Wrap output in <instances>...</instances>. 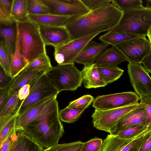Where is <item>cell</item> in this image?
Here are the masks:
<instances>
[{"label":"cell","instance_id":"1","mask_svg":"<svg viewBox=\"0 0 151 151\" xmlns=\"http://www.w3.org/2000/svg\"><path fill=\"white\" fill-rule=\"evenodd\" d=\"M122 13L111 3L91 10L83 16L71 17L64 26L72 41L110 31L118 24Z\"/></svg>","mask_w":151,"mask_h":151},{"label":"cell","instance_id":"2","mask_svg":"<svg viewBox=\"0 0 151 151\" xmlns=\"http://www.w3.org/2000/svg\"><path fill=\"white\" fill-rule=\"evenodd\" d=\"M56 99L23 128L25 133L43 148L58 144L64 132Z\"/></svg>","mask_w":151,"mask_h":151},{"label":"cell","instance_id":"3","mask_svg":"<svg viewBox=\"0 0 151 151\" xmlns=\"http://www.w3.org/2000/svg\"><path fill=\"white\" fill-rule=\"evenodd\" d=\"M17 22L21 53L29 63L46 53V45L41 36L39 27L27 19Z\"/></svg>","mask_w":151,"mask_h":151},{"label":"cell","instance_id":"4","mask_svg":"<svg viewBox=\"0 0 151 151\" xmlns=\"http://www.w3.org/2000/svg\"><path fill=\"white\" fill-rule=\"evenodd\" d=\"M118 24L110 31L146 36L151 29V7L143 6L124 12Z\"/></svg>","mask_w":151,"mask_h":151},{"label":"cell","instance_id":"5","mask_svg":"<svg viewBox=\"0 0 151 151\" xmlns=\"http://www.w3.org/2000/svg\"><path fill=\"white\" fill-rule=\"evenodd\" d=\"M46 73L59 93L64 90H75L83 82L81 71L74 64H58Z\"/></svg>","mask_w":151,"mask_h":151},{"label":"cell","instance_id":"6","mask_svg":"<svg viewBox=\"0 0 151 151\" xmlns=\"http://www.w3.org/2000/svg\"><path fill=\"white\" fill-rule=\"evenodd\" d=\"M29 84V94L25 99L21 101L19 105V115L40 101L51 96H57L59 93L46 72L38 76Z\"/></svg>","mask_w":151,"mask_h":151},{"label":"cell","instance_id":"7","mask_svg":"<svg viewBox=\"0 0 151 151\" xmlns=\"http://www.w3.org/2000/svg\"><path fill=\"white\" fill-rule=\"evenodd\" d=\"M139 103L127 106L106 110L95 109L91 117L96 129L112 134L119 121L126 114L137 107Z\"/></svg>","mask_w":151,"mask_h":151},{"label":"cell","instance_id":"8","mask_svg":"<svg viewBox=\"0 0 151 151\" xmlns=\"http://www.w3.org/2000/svg\"><path fill=\"white\" fill-rule=\"evenodd\" d=\"M112 46L120 51L129 63H141L151 53V43L145 36Z\"/></svg>","mask_w":151,"mask_h":151},{"label":"cell","instance_id":"9","mask_svg":"<svg viewBox=\"0 0 151 151\" xmlns=\"http://www.w3.org/2000/svg\"><path fill=\"white\" fill-rule=\"evenodd\" d=\"M151 136V129L129 139L108 134L103 141L101 151H139L142 144Z\"/></svg>","mask_w":151,"mask_h":151},{"label":"cell","instance_id":"10","mask_svg":"<svg viewBox=\"0 0 151 151\" xmlns=\"http://www.w3.org/2000/svg\"><path fill=\"white\" fill-rule=\"evenodd\" d=\"M139 100L136 92H125L98 96L94 99L92 106L96 109L106 110L131 105Z\"/></svg>","mask_w":151,"mask_h":151},{"label":"cell","instance_id":"11","mask_svg":"<svg viewBox=\"0 0 151 151\" xmlns=\"http://www.w3.org/2000/svg\"><path fill=\"white\" fill-rule=\"evenodd\" d=\"M48 7L50 14L76 17L84 15L91 10L81 0H42Z\"/></svg>","mask_w":151,"mask_h":151},{"label":"cell","instance_id":"12","mask_svg":"<svg viewBox=\"0 0 151 151\" xmlns=\"http://www.w3.org/2000/svg\"><path fill=\"white\" fill-rule=\"evenodd\" d=\"M99 33L70 41L55 48V59L58 64H74L73 61L86 45Z\"/></svg>","mask_w":151,"mask_h":151},{"label":"cell","instance_id":"13","mask_svg":"<svg viewBox=\"0 0 151 151\" xmlns=\"http://www.w3.org/2000/svg\"><path fill=\"white\" fill-rule=\"evenodd\" d=\"M128 72L131 84L139 96L151 97V78L141 63H129Z\"/></svg>","mask_w":151,"mask_h":151},{"label":"cell","instance_id":"14","mask_svg":"<svg viewBox=\"0 0 151 151\" xmlns=\"http://www.w3.org/2000/svg\"><path fill=\"white\" fill-rule=\"evenodd\" d=\"M39 27L41 36L46 46H52L55 48L70 41V35L64 26Z\"/></svg>","mask_w":151,"mask_h":151},{"label":"cell","instance_id":"15","mask_svg":"<svg viewBox=\"0 0 151 151\" xmlns=\"http://www.w3.org/2000/svg\"><path fill=\"white\" fill-rule=\"evenodd\" d=\"M146 119L145 107L144 105L139 103L137 107L126 114L119 121L112 134L134 126L147 124Z\"/></svg>","mask_w":151,"mask_h":151},{"label":"cell","instance_id":"16","mask_svg":"<svg viewBox=\"0 0 151 151\" xmlns=\"http://www.w3.org/2000/svg\"><path fill=\"white\" fill-rule=\"evenodd\" d=\"M57 96L43 99L37 102L17 117L15 125L16 130H22L23 128L32 120L53 100L56 99Z\"/></svg>","mask_w":151,"mask_h":151},{"label":"cell","instance_id":"17","mask_svg":"<svg viewBox=\"0 0 151 151\" xmlns=\"http://www.w3.org/2000/svg\"><path fill=\"white\" fill-rule=\"evenodd\" d=\"M110 45L104 42L91 41L84 47L73 61V63L83 64L84 66L94 63L99 55L107 49Z\"/></svg>","mask_w":151,"mask_h":151},{"label":"cell","instance_id":"18","mask_svg":"<svg viewBox=\"0 0 151 151\" xmlns=\"http://www.w3.org/2000/svg\"><path fill=\"white\" fill-rule=\"evenodd\" d=\"M9 151H42L44 149L23 130H16Z\"/></svg>","mask_w":151,"mask_h":151},{"label":"cell","instance_id":"19","mask_svg":"<svg viewBox=\"0 0 151 151\" xmlns=\"http://www.w3.org/2000/svg\"><path fill=\"white\" fill-rule=\"evenodd\" d=\"M16 36L14 52L10 57V76L14 79L28 65L29 63L22 55L19 40V33L17 22H15Z\"/></svg>","mask_w":151,"mask_h":151},{"label":"cell","instance_id":"20","mask_svg":"<svg viewBox=\"0 0 151 151\" xmlns=\"http://www.w3.org/2000/svg\"><path fill=\"white\" fill-rule=\"evenodd\" d=\"M127 61L125 56L113 46L101 52L94 63L97 66H117L122 62Z\"/></svg>","mask_w":151,"mask_h":151},{"label":"cell","instance_id":"21","mask_svg":"<svg viewBox=\"0 0 151 151\" xmlns=\"http://www.w3.org/2000/svg\"><path fill=\"white\" fill-rule=\"evenodd\" d=\"M71 18L48 14L37 15L29 14L28 15L27 19L40 27L64 26Z\"/></svg>","mask_w":151,"mask_h":151},{"label":"cell","instance_id":"22","mask_svg":"<svg viewBox=\"0 0 151 151\" xmlns=\"http://www.w3.org/2000/svg\"><path fill=\"white\" fill-rule=\"evenodd\" d=\"M19 108V106L13 113L0 118V149L7 139L16 131V119Z\"/></svg>","mask_w":151,"mask_h":151},{"label":"cell","instance_id":"23","mask_svg":"<svg viewBox=\"0 0 151 151\" xmlns=\"http://www.w3.org/2000/svg\"><path fill=\"white\" fill-rule=\"evenodd\" d=\"M81 72L84 86L86 88H96L107 85L101 78L95 63L84 66Z\"/></svg>","mask_w":151,"mask_h":151},{"label":"cell","instance_id":"24","mask_svg":"<svg viewBox=\"0 0 151 151\" xmlns=\"http://www.w3.org/2000/svg\"><path fill=\"white\" fill-rule=\"evenodd\" d=\"M44 71L35 70L30 71H22L14 78L8 88L9 95L18 91L22 87L27 84H29L38 76L43 74Z\"/></svg>","mask_w":151,"mask_h":151},{"label":"cell","instance_id":"25","mask_svg":"<svg viewBox=\"0 0 151 151\" xmlns=\"http://www.w3.org/2000/svg\"><path fill=\"white\" fill-rule=\"evenodd\" d=\"M11 25L0 26V37L2 38L6 50L10 57L14 51L16 36V26L14 27Z\"/></svg>","mask_w":151,"mask_h":151},{"label":"cell","instance_id":"26","mask_svg":"<svg viewBox=\"0 0 151 151\" xmlns=\"http://www.w3.org/2000/svg\"><path fill=\"white\" fill-rule=\"evenodd\" d=\"M141 36L121 32L109 31L101 36L99 39L103 42L113 45L121 43Z\"/></svg>","mask_w":151,"mask_h":151},{"label":"cell","instance_id":"27","mask_svg":"<svg viewBox=\"0 0 151 151\" xmlns=\"http://www.w3.org/2000/svg\"><path fill=\"white\" fill-rule=\"evenodd\" d=\"M97 68L101 78L107 85L119 79L124 72L117 66H101Z\"/></svg>","mask_w":151,"mask_h":151},{"label":"cell","instance_id":"28","mask_svg":"<svg viewBox=\"0 0 151 151\" xmlns=\"http://www.w3.org/2000/svg\"><path fill=\"white\" fill-rule=\"evenodd\" d=\"M28 15L27 0H12L10 15L14 22L24 20Z\"/></svg>","mask_w":151,"mask_h":151},{"label":"cell","instance_id":"29","mask_svg":"<svg viewBox=\"0 0 151 151\" xmlns=\"http://www.w3.org/2000/svg\"><path fill=\"white\" fill-rule=\"evenodd\" d=\"M52 67L50 59L46 53L29 63L23 70H38L46 72L51 70Z\"/></svg>","mask_w":151,"mask_h":151},{"label":"cell","instance_id":"30","mask_svg":"<svg viewBox=\"0 0 151 151\" xmlns=\"http://www.w3.org/2000/svg\"><path fill=\"white\" fill-rule=\"evenodd\" d=\"M151 129V124L134 126L121 131L114 134L124 139L133 138L141 133Z\"/></svg>","mask_w":151,"mask_h":151},{"label":"cell","instance_id":"31","mask_svg":"<svg viewBox=\"0 0 151 151\" xmlns=\"http://www.w3.org/2000/svg\"><path fill=\"white\" fill-rule=\"evenodd\" d=\"M86 109L68 108L66 107L59 112L60 119L64 122L72 123L75 122Z\"/></svg>","mask_w":151,"mask_h":151},{"label":"cell","instance_id":"32","mask_svg":"<svg viewBox=\"0 0 151 151\" xmlns=\"http://www.w3.org/2000/svg\"><path fill=\"white\" fill-rule=\"evenodd\" d=\"M21 102L18 96V91L10 95L0 112V118L15 111L18 108Z\"/></svg>","mask_w":151,"mask_h":151},{"label":"cell","instance_id":"33","mask_svg":"<svg viewBox=\"0 0 151 151\" xmlns=\"http://www.w3.org/2000/svg\"><path fill=\"white\" fill-rule=\"evenodd\" d=\"M27 5L28 15L50 14L48 7L42 0H27Z\"/></svg>","mask_w":151,"mask_h":151},{"label":"cell","instance_id":"34","mask_svg":"<svg viewBox=\"0 0 151 151\" xmlns=\"http://www.w3.org/2000/svg\"><path fill=\"white\" fill-rule=\"evenodd\" d=\"M84 142L80 141L67 143L57 144L42 151H80Z\"/></svg>","mask_w":151,"mask_h":151},{"label":"cell","instance_id":"35","mask_svg":"<svg viewBox=\"0 0 151 151\" xmlns=\"http://www.w3.org/2000/svg\"><path fill=\"white\" fill-rule=\"evenodd\" d=\"M111 3L122 12L139 8L142 6L141 0H112Z\"/></svg>","mask_w":151,"mask_h":151},{"label":"cell","instance_id":"36","mask_svg":"<svg viewBox=\"0 0 151 151\" xmlns=\"http://www.w3.org/2000/svg\"><path fill=\"white\" fill-rule=\"evenodd\" d=\"M10 57L6 50L3 41H0V66L5 73L10 77Z\"/></svg>","mask_w":151,"mask_h":151},{"label":"cell","instance_id":"37","mask_svg":"<svg viewBox=\"0 0 151 151\" xmlns=\"http://www.w3.org/2000/svg\"><path fill=\"white\" fill-rule=\"evenodd\" d=\"M93 97L90 95H86L70 102L66 107L68 108L86 109L93 102Z\"/></svg>","mask_w":151,"mask_h":151},{"label":"cell","instance_id":"38","mask_svg":"<svg viewBox=\"0 0 151 151\" xmlns=\"http://www.w3.org/2000/svg\"><path fill=\"white\" fill-rule=\"evenodd\" d=\"M103 140L97 137L84 142L80 151H101Z\"/></svg>","mask_w":151,"mask_h":151},{"label":"cell","instance_id":"39","mask_svg":"<svg viewBox=\"0 0 151 151\" xmlns=\"http://www.w3.org/2000/svg\"><path fill=\"white\" fill-rule=\"evenodd\" d=\"M14 22L10 15L0 3V24L8 26L11 25Z\"/></svg>","mask_w":151,"mask_h":151},{"label":"cell","instance_id":"40","mask_svg":"<svg viewBox=\"0 0 151 151\" xmlns=\"http://www.w3.org/2000/svg\"><path fill=\"white\" fill-rule=\"evenodd\" d=\"M140 103L145 105L147 112L146 124H151V97L144 96H139Z\"/></svg>","mask_w":151,"mask_h":151},{"label":"cell","instance_id":"41","mask_svg":"<svg viewBox=\"0 0 151 151\" xmlns=\"http://www.w3.org/2000/svg\"><path fill=\"white\" fill-rule=\"evenodd\" d=\"M13 79L7 75L0 66V90L8 88Z\"/></svg>","mask_w":151,"mask_h":151},{"label":"cell","instance_id":"42","mask_svg":"<svg viewBox=\"0 0 151 151\" xmlns=\"http://www.w3.org/2000/svg\"><path fill=\"white\" fill-rule=\"evenodd\" d=\"M91 10L98 8L105 4L110 3L111 0H81Z\"/></svg>","mask_w":151,"mask_h":151},{"label":"cell","instance_id":"43","mask_svg":"<svg viewBox=\"0 0 151 151\" xmlns=\"http://www.w3.org/2000/svg\"><path fill=\"white\" fill-rule=\"evenodd\" d=\"M29 84H27L21 87L18 91V96L20 101L25 99L28 96L30 89Z\"/></svg>","mask_w":151,"mask_h":151},{"label":"cell","instance_id":"44","mask_svg":"<svg viewBox=\"0 0 151 151\" xmlns=\"http://www.w3.org/2000/svg\"><path fill=\"white\" fill-rule=\"evenodd\" d=\"M9 96L8 93V88L0 90V112L7 101Z\"/></svg>","mask_w":151,"mask_h":151},{"label":"cell","instance_id":"45","mask_svg":"<svg viewBox=\"0 0 151 151\" xmlns=\"http://www.w3.org/2000/svg\"><path fill=\"white\" fill-rule=\"evenodd\" d=\"M143 67L149 73H151V53L146 56L141 61Z\"/></svg>","mask_w":151,"mask_h":151},{"label":"cell","instance_id":"46","mask_svg":"<svg viewBox=\"0 0 151 151\" xmlns=\"http://www.w3.org/2000/svg\"><path fill=\"white\" fill-rule=\"evenodd\" d=\"M15 132L13 134L10 136L6 141L0 149V151H9L11 143L13 139Z\"/></svg>","mask_w":151,"mask_h":151},{"label":"cell","instance_id":"47","mask_svg":"<svg viewBox=\"0 0 151 151\" xmlns=\"http://www.w3.org/2000/svg\"><path fill=\"white\" fill-rule=\"evenodd\" d=\"M151 150V136L142 144L139 151H149Z\"/></svg>","mask_w":151,"mask_h":151},{"label":"cell","instance_id":"48","mask_svg":"<svg viewBox=\"0 0 151 151\" xmlns=\"http://www.w3.org/2000/svg\"><path fill=\"white\" fill-rule=\"evenodd\" d=\"M12 2V0H0V3L2 6L10 15Z\"/></svg>","mask_w":151,"mask_h":151},{"label":"cell","instance_id":"49","mask_svg":"<svg viewBox=\"0 0 151 151\" xmlns=\"http://www.w3.org/2000/svg\"><path fill=\"white\" fill-rule=\"evenodd\" d=\"M151 151V150H150V151Z\"/></svg>","mask_w":151,"mask_h":151}]
</instances>
